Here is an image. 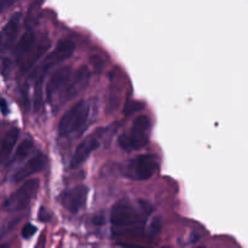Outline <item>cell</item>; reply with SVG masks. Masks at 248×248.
Returning <instances> with one entry per match:
<instances>
[{
	"instance_id": "cell-7",
	"label": "cell",
	"mask_w": 248,
	"mask_h": 248,
	"mask_svg": "<svg viewBox=\"0 0 248 248\" xmlns=\"http://www.w3.org/2000/svg\"><path fill=\"white\" fill-rule=\"evenodd\" d=\"M89 189L85 186H78L69 189L61 196V203L65 210L72 213H78L86 206Z\"/></svg>"
},
{
	"instance_id": "cell-6",
	"label": "cell",
	"mask_w": 248,
	"mask_h": 248,
	"mask_svg": "<svg viewBox=\"0 0 248 248\" xmlns=\"http://www.w3.org/2000/svg\"><path fill=\"white\" fill-rule=\"evenodd\" d=\"M39 189L38 179H29L24 182L4 203V208L7 211H19L27 207L31 199L35 196Z\"/></svg>"
},
{
	"instance_id": "cell-11",
	"label": "cell",
	"mask_w": 248,
	"mask_h": 248,
	"mask_svg": "<svg viewBox=\"0 0 248 248\" xmlns=\"http://www.w3.org/2000/svg\"><path fill=\"white\" fill-rule=\"evenodd\" d=\"M19 21H21V15L15 14L0 31V52L11 47L16 41L19 31Z\"/></svg>"
},
{
	"instance_id": "cell-23",
	"label": "cell",
	"mask_w": 248,
	"mask_h": 248,
	"mask_svg": "<svg viewBox=\"0 0 248 248\" xmlns=\"http://www.w3.org/2000/svg\"><path fill=\"white\" fill-rule=\"evenodd\" d=\"M0 248H9V246H7L6 244H4V245H0Z\"/></svg>"
},
{
	"instance_id": "cell-15",
	"label": "cell",
	"mask_w": 248,
	"mask_h": 248,
	"mask_svg": "<svg viewBox=\"0 0 248 248\" xmlns=\"http://www.w3.org/2000/svg\"><path fill=\"white\" fill-rule=\"evenodd\" d=\"M36 39L35 34L33 31H27V33L23 34L21 39H19L18 44H17L16 48H15V56H16L17 62L19 63L24 60L27 55L31 51V48L35 46Z\"/></svg>"
},
{
	"instance_id": "cell-3",
	"label": "cell",
	"mask_w": 248,
	"mask_h": 248,
	"mask_svg": "<svg viewBox=\"0 0 248 248\" xmlns=\"http://www.w3.org/2000/svg\"><path fill=\"white\" fill-rule=\"evenodd\" d=\"M152 121L148 116L140 115L133 121L132 127L119 137V145L125 152H135L144 148L149 142Z\"/></svg>"
},
{
	"instance_id": "cell-5",
	"label": "cell",
	"mask_w": 248,
	"mask_h": 248,
	"mask_svg": "<svg viewBox=\"0 0 248 248\" xmlns=\"http://www.w3.org/2000/svg\"><path fill=\"white\" fill-rule=\"evenodd\" d=\"M157 167L159 164L154 155H140L128 162L125 169V176L135 181H147L154 176Z\"/></svg>"
},
{
	"instance_id": "cell-21",
	"label": "cell",
	"mask_w": 248,
	"mask_h": 248,
	"mask_svg": "<svg viewBox=\"0 0 248 248\" xmlns=\"http://www.w3.org/2000/svg\"><path fill=\"white\" fill-rule=\"evenodd\" d=\"M39 219H40L41 222H46L47 219H50V217H48V213H46V211L44 210V208H41L40 215H39Z\"/></svg>"
},
{
	"instance_id": "cell-24",
	"label": "cell",
	"mask_w": 248,
	"mask_h": 248,
	"mask_svg": "<svg viewBox=\"0 0 248 248\" xmlns=\"http://www.w3.org/2000/svg\"><path fill=\"white\" fill-rule=\"evenodd\" d=\"M198 248H205V247H198Z\"/></svg>"
},
{
	"instance_id": "cell-2",
	"label": "cell",
	"mask_w": 248,
	"mask_h": 248,
	"mask_svg": "<svg viewBox=\"0 0 248 248\" xmlns=\"http://www.w3.org/2000/svg\"><path fill=\"white\" fill-rule=\"evenodd\" d=\"M113 232L115 235H126L142 230L144 218L127 202H119L113 207L110 215Z\"/></svg>"
},
{
	"instance_id": "cell-14",
	"label": "cell",
	"mask_w": 248,
	"mask_h": 248,
	"mask_svg": "<svg viewBox=\"0 0 248 248\" xmlns=\"http://www.w3.org/2000/svg\"><path fill=\"white\" fill-rule=\"evenodd\" d=\"M19 137V130L14 127L6 132L0 144V166L6 164Z\"/></svg>"
},
{
	"instance_id": "cell-8",
	"label": "cell",
	"mask_w": 248,
	"mask_h": 248,
	"mask_svg": "<svg viewBox=\"0 0 248 248\" xmlns=\"http://www.w3.org/2000/svg\"><path fill=\"white\" fill-rule=\"evenodd\" d=\"M99 147V133H92L87 136L84 140H81L79 145L75 149L72 159H70V169H77L80 165L84 164L90 155Z\"/></svg>"
},
{
	"instance_id": "cell-16",
	"label": "cell",
	"mask_w": 248,
	"mask_h": 248,
	"mask_svg": "<svg viewBox=\"0 0 248 248\" xmlns=\"http://www.w3.org/2000/svg\"><path fill=\"white\" fill-rule=\"evenodd\" d=\"M31 149H33V142L29 140H23V142L18 145V148H17L11 162H18L21 161V160H23L24 157L28 156V154L31 153Z\"/></svg>"
},
{
	"instance_id": "cell-10",
	"label": "cell",
	"mask_w": 248,
	"mask_h": 248,
	"mask_svg": "<svg viewBox=\"0 0 248 248\" xmlns=\"http://www.w3.org/2000/svg\"><path fill=\"white\" fill-rule=\"evenodd\" d=\"M90 79V73L86 67H80L77 70L74 77L69 80L64 89L62 90V99L63 101H69L73 97L77 96L80 91L87 86V82Z\"/></svg>"
},
{
	"instance_id": "cell-9",
	"label": "cell",
	"mask_w": 248,
	"mask_h": 248,
	"mask_svg": "<svg viewBox=\"0 0 248 248\" xmlns=\"http://www.w3.org/2000/svg\"><path fill=\"white\" fill-rule=\"evenodd\" d=\"M72 68L70 67H62L60 69H57V72L53 73V75L47 81V85H46L45 89L47 101H52L53 97L64 89L65 85L72 79Z\"/></svg>"
},
{
	"instance_id": "cell-4",
	"label": "cell",
	"mask_w": 248,
	"mask_h": 248,
	"mask_svg": "<svg viewBox=\"0 0 248 248\" xmlns=\"http://www.w3.org/2000/svg\"><path fill=\"white\" fill-rule=\"evenodd\" d=\"M89 114V104L84 101L78 102L69 110L65 111L64 115L61 118L57 127L58 136L60 137H68V136L73 135L78 130H80L86 124Z\"/></svg>"
},
{
	"instance_id": "cell-22",
	"label": "cell",
	"mask_w": 248,
	"mask_h": 248,
	"mask_svg": "<svg viewBox=\"0 0 248 248\" xmlns=\"http://www.w3.org/2000/svg\"><path fill=\"white\" fill-rule=\"evenodd\" d=\"M121 246H124L126 248H148V247H144V246H137V245H127V244H123Z\"/></svg>"
},
{
	"instance_id": "cell-13",
	"label": "cell",
	"mask_w": 248,
	"mask_h": 248,
	"mask_svg": "<svg viewBox=\"0 0 248 248\" xmlns=\"http://www.w3.org/2000/svg\"><path fill=\"white\" fill-rule=\"evenodd\" d=\"M46 165V156L43 154H38L34 157H31L26 165H24L22 169H19L16 172V174L14 176L15 182H23L24 179H27L28 177H31V174L38 173L41 170L45 167Z\"/></svg>"
},
{
	"instance_id": "cell-19",
	"label": "cell",
	"mask_w": 248,
	"mask_h": 248,
	"mask_svg": "<svg viewBox=\"0 0 248 248\" xmlns=\"http://www.w3.org/2000/svg\"><path fill=\"white\" fill-rule=\"evenodd\" d=\"M17 0H0V12H2L4 10L9 9L10 6H12V5L16 2Z\"/></svg>"
},
{
	"instance_id": "cell-20",
	"label": "cell",
	"mask_w": 248,
	"mask_h": 248,
	"mask_svg": "<svg viewBox=\"0 0 248 248\" xmlns=\"http://www.w3.org/2000/svg\"><path fill=\"white\" fill-rule=\"evenodd\" d=\"M0 111H1L2 115H7L10 111L9 104H7V102L4 98H0Z\"/></svg>"
},
{
	"instance_id": "cell-12",
	"label": "cell",
	"mask_w": 248,
	"mask_h": 248,
	"mask_svg": "<svg viewBox=\"0 0 248 248\" xmlns=\"http://www.w3.org/2000/svg\"><path fill=\"white\" fill-rule=\"evenodd\" d=\"M48 46H50V41H48V39L46 36L41 39L38 44H35V46L31 48V52L19 63V67H21L22 72H28V70H31L36 64V62L45 55L46 51L48 50Z\"/></svg>"
},
{
	"instance_id": "cell-1",
	"label": "cell",
	"mask_w": 248,
	"mask_h": 248,
	"mask_svg": "<svg viewBox=\"0 0 248 248\" xmlns=\"http://www.w3.org/2000/svg\"><path fill=\"white\" fill-rule=\"evenodd\" d=\"M75 51V44L73 41L67 40H61L57 44V46L55 47V50L52 52L48 53L47 56H45V58L43 60V62L40 63L39 68L36 70H34L33 78L36 79V91H35V107L39 108L41 106V84H43V80L45 78V75L52 69L53 67L58 65L60 63L64 62L65 60L70 57V56L74 53Z\"/></svg>"
},
{
	"instance_id": "cell-18",
	"label": "cell",
	"mask_w": 248,
	"mask_h": 248,
	"mask_svg": "<svg viewBox=\"0 0 248 248\" xmlns=\"http://www.w3.org/2000/svg\"><path fill=\"white\" fill-rule=\"evenodd\" d=\"M35 232L36 228L34 227L33 224H31V223H28V224L24 225L23 229H22V237H23V239H31Z\"/></svg>"
},
{
	"instance_id": "cell-17",
	"label": "cell",
	"mask_w": 248,
	"mask_h": 248,
	"mask_svg": "<svg viewBox=\"0 0 248 248\" xmlns=\"http://www.w3.org/2000/svg\"><path fill=\"white\" fill-rule=\"evenodd\" d=\"M143 107L144 106H143V103H140V102H127V103L125 104V108H124V114H125V115H131V114L142 110Z\"/></svg>"
}]
</instances>
